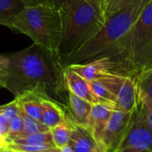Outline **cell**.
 Here are the masks:
<instances>
[{
	"instance_id": "cell-1",
	"label": "cell",
	"mask_w": 152,
	"mask_h": 152,
	"mask_svg": "<svg viewBox=\"0 0 152 152\" xmlns=\"http://www.w3.org/2000/svg\"><path fill=\"white\" fill-rule=\"evenodd\" d=\"M0 66L4 72V88L15 97L35 92L60 102L68 93L65 67L60 58L35 43L23 50L0 54Z\"/></svg>"
},
{
	"instance_id": "cell-2",
	"label": "cell",
	"mask_w": 152,
	"mask_h": 152,
	"mask_svg": "<svg viewBox=\"0 0 152 152\" xmlns=\"http://www.w3.org/2000/svg\"><path fill=\"white\" fill-rule=\"evenodd\" d=\"M148 1L140 0L106 16L103 28L85 45L68 57L64 61L63 66L83 64L104 57H108L123 66L121 60L123 41Z\"/></svg>"
},
{
	"instance_id": "cell-3",
	"label": "cell",
	"mask_w": 152,
	"mask_h": 152,
	"mask_svg": "<svg viewBox=\"0 0 152 152\" xmlns=\"http://www.w3.org/2000/svg\"><path fill=\"white\" fill-rule=\"evenodd\" d=\"M64 31L59 47V57L64 61L91 40L104 26V8L86 0H68L62 8Z\"/></svg>"
},
{
	"instance_id": "cell-4",
	"label": "cell",
	"mask_w": 152,
	"mask_h": 152,
	"mask_svg": "<svg viewBox=\"0 0 152 152\" xmlns=\"http://www.w3.org/2000/svg\"><path fill=\"white\" fill-rule=\"evenodd\" d=\"M13 29L27 35L35 44L59 57L64 31L63 10L47 4L27 6L16 17Z\"/></svg>"
},
{
	"instance_id": "cell-5",
	"label": "cell",
	"mask_w": 152,
	"mask_h": 152,
	"mask_svg": "<svg viewBox=\"0 0 152 152\" xmlns=\"http://www.w3.org/2000/svg\"><path fill=\"white\" fill-rule=\"evenodd\" d=\"M121 60L131 76L152 67V0H149L122 44Z\"/></svg>"
},
{
	"instance_id": "cell-6",
	"label": "cell",
	"mask_w": 152,
	"mask_h": 152,
	"mask_svg": "<svg viewBox=\"0 0 152 152\" xmlns=\"http://www.w3.org/2000/svg\"><path fill=\"white\" fill-rule=\"evenodd\" d=\"M114 152H152V130L138 109L134 113L127 132Z\"/></svg>"
},
{
	"instance_id": "cell-7",
	"label": "cell",
	"mask_w": 152,
	"mask_h": 152,
	"mask_svg": "<svg viewBox=\"0 0 152 152\" xmlns=\"http://www.w3.org/2000/svg\"><path fill=\"white\" fill-rule=\"evenodd\" d=\"M67 67H69L89 82L104 80L116 75H130L122 65L108 57L83 64H72Z\"/></svg>"
},
{
	"instance_id": "cell-8",
	"label": "cell",
	"mask_w": 152,
	"mask_h": 152,
	"mask_svg": "<svg viewBox=\"0 0 152 152\" xmlns=\"http://www.w3.org/2000/svg\"><path fill=\"white\" fill-rule=\"evenodd\" d=\"M134 112L113 110L101 137V143L107 152L115 151L127 132Z\"/></svg>"
},
{
	"instance_id": "cell-9",
	"label": "cell",
	"mask_w": 152,
	"mask_h": 152,
	"mask_svg": "<svg viewBox=\"0 0 152 152\" xmlns=\"http://www.w3.org/2000/svg\"><path fill=\"white\" fill-rule=\"evenodd\" d=\"M71 125V136L69 145L74 152H107L103 145L94 137L88 126L75 123L67 113Z\"/></svg>"
},
{
	"instance_id": "cell-10",
	"label": "cell",
	"mask_w": 152,
	"mask_h": 152,
	"mask_svg": "<svg viewBox=\"0 0 152 152\" xmlns=\"http://www.w3.org/2000/svg\"><path fill=\"white\" fill-rule=\"evenodd\" d=\"M138 104L139 96L136 79L135 77L128 75L125 77L117 93L115 110L126 112H134L138 108Z\"/></svg>"
},
{
	"instance_id": "cell-11",
	"label": "cell",
	"mask_w": 152,
	"mask_h": 152,
	"mask_svg": "<svg viewBox=\"0 0 152 152\" xmlns=\"http://www.w3.org/2000/svg\"><path fill=\"white\" fill-rule=\"evenodd\" d=\"M64 84L66 90L73 94L94 104L98 101L91 90L89 81L82 77L69 67H65L63 71Z\"/></svg>"
},
{
	"instance_id": "cell-12",
	"label": "cell",
	"mask_w": 152,
	"mask_h": 152,
	"mask_svg": "<svg viewBox=\"0 0 152 152\" xmlns=\"http://www.w3.org/2000/svg\"><path fill=\"white\" fill-rule=\"evenodd\" d=\"M68 114L71 119L84 126H88L93 103L68 92Z\"/></svg>"
},
{
	"instance_id": "cell-13",
	"label": "cell",
	"mask_w": 152,
	"mask_h": 152,
	"mask_svg": "<svg viewBox=\"0 0 152 152\" xmlns=\"http://www.w3.org/2000/svg\"><path fill=\"white\" fill-rule=\"evenodd\" d=\"M42 106L43 114L41 122L50 129L65 121L67 112L61 103L48 96H44L42 98Z\"/></svg>"
},
{
	"instance_id": "cell-14",
	"label": "cell",
	"mask_w": 152,
	"mask_h": 152,
	"mask_svg": "<svg viewBox=\"0 0 152 152\" xmlns=\"http://www.w3.org/2000/svg\"><path fill=\"white\" fill-rule=\"evenodd\" d=\"M113 110L114 109L112 107L103 103L98 102L93 104L88 127L91 129L94 137L100 142L102 132L111 116Z\"/></svg>"
},
{
	"instance_id": "cell-15",
	"label": "cell",
	"mask_w": 152,
	"mask_h": 152,
	"mask_svg": "<svg viewBox=\"0 0 152 152\" xmlns=\"http://www.w3.org/2000/svg\"><path fill=\"white\" fill-rule=\"evenodd\" d=\"M44 96H47V95L40 94L35 92H30L16 96L15 98L19 102L20 110L25 114L41 122L42 114H43L42 98Z\"/></svg>"
},
{
	"instance_id": "cell-16",
	"label": "cell",
	"mask_w": 152,
	"mask_h": 152,
	"mask_svg": "<svg viewBox=\"0 0 152 152\" xmlns=\"http://www.w3.org/2000/svg\"><path fill=\"white\" fill-rule=\"evenodd\" d=\"M25 7L21 0H0V25L12 29L16 17Z\"/></svg>"
},
{
	"instance_id": "cell-17",
	"label": "cell",
	"mask_w": 152,
	"mask_h": 152,
	"mask_svg": "<svg viewBox=\"0 0 152 152\" xmlns=\"http://www.w3.org/2000/svg\"><path fill=\"white\" fill-rule=\"evenodd\" d=\"M71 125L68 118V116H66V119L64 122L50 129L53 141L56 148L60 149L69 144L71 136Z\"/></svg>"
},
{
	"instance_id": "cell-18",
	"label": "cell",
	"mask_w": 152,
	"mask_h": 152,
	"mask_svg": "<svg viewBox=\"0 0 152 152\" xmlns=\"http://www.w3.org/2000/svg\"><path fill=\"white\" fill-rule=\"evenodd\" d=\"M10 143H14V144H51V145H54L53 141V137H52V134L50 131L36 133V134H26L21 133L18 136H16Z\"/></svg>"
},
{
	"instance_id": "cell-19",
	"label": "cell",
	"mask_w": 152,
	"mask_h": 152,
	"mask_svg": "<svg viewBox=\"0 0 152 152\" xmlns=\"http://www.w3.org/2000/svg\"><path fill=\"white\" fill-rule=\"evenodd\" d=\"M91 90L96 97L98 102L103 103L112 107L115 110L116 96L113 94L109 88L101 81H91L89 82Z\"/></svg>"
},
{
	"instance_id": "cell-20",
	"label": "cell",
	"mask_w": 152,
	"mask_h": 152,
	"mask_svg": "<svg viewBox=\"0 0 152 152\" xmlns=\"http://www.w3.org/2000/svg\"><path fill=\"white\" fill-rule=\"evenodd\" d=\"M138 96L140 101H145L152 103V76L142 72L136 77Z\"/></svg>"
},
{
	"instance_id": "cell-21",
	"label": "cell",
	"mask_w": 152,
	"mask_h": 152,
	"mask_svg": "<svg viewBox=\"0 0 152 152\" xmlns=\"http://www.w3.org/2000/svg\"><path fill=\"white\" fill-rule=\"evenodd\" d=\"M22 116H23V120H24L23 134H36V133L50 131V128L47 127L46 126H45L42 122L25 114L23 111H22Z\"/></svg>"
},
{
	"instance_id": "cell-22",
	"label": "cell",
	"mask_w": 152,
	"mask_h": 152,
	"mask_svg": "<svg viewBox=\"0 0 152 152\" xmlns=\"http://www.w3.org/2000/svg\"><path fill=\"white\" fill-rule=\"evenodd\" d=\"M23 129H24V120H23L22 111L20 110V112L10 121L9 132L6 138L7 143H10L16 136L23 133Z\"/></svg>"
},
{
	"instance_id": "cell-23",
	"label": "cell",
	"mask_w": 152,
	"mask_h": 152,
	"mask_svg": "<svg viewBox=\"0 0 152 152\" xmlns=\"http://www.w3.org/2000/svg\"><path fill=\"white\" fill-rule=\"evenodd\" d=\"M140 0H105L104 11L105 15H110L118 11H120Z\"/></svg>"
},
{
	"instance_id": "cell-24",
	"label": "cell",
	"mask_w": 152,
	"mask_h": 152,
	"mask_svg": "<svg viewBox=\"0 0 152 152\" xmlns=\"http://www.w3.org/2000/svg\"><path fill=\"white\" fill-rule=\"evenodd\" d=\"M20 112V107L16 98L12 102L0 106V115L6 118L9 121H11Z\"/></svg>"
},
{
	"instance_id": "cell-25",
	"label": "cell",
	"mask_w": 152,
	"mask_h": 152,
	"mask_svg": "<svg viewBox=\"0 0 152 152\" xmlns=\"http://www.w3.org/2000/svg\"><path fill=\"white\" fill-rule=\"evenodd\" d=\"M137 109L141 111L148 126L152 130V103L139 100V104Z\"/></svg>"
},
{
	"instance_id": "cell-26",
	"label": "cell",
	"mask_w": 152,
	"mask_h": 152,
	"mask_svg": "<svg viewBox=\"0 0 152 152\" xmlns=\"http://www.w3.org/2000/svg\"><path fill=\"white\" fill-rule=\"evenodd\" d=\"M9 124H10V121L4 116L0 115V135L5 141H6L8 132H9Z\"/></svg>"
},
{
	"instance_id": "cell-27",
	"label": "cell",
	"mask_w": 152,
	"mask_h": 152,
	"mask_svg": "<svg viewBox=\"0 0 152 152\" xmlns=\"http://www.w3.org/2000/svg\"><path fill=\"white\" fill-rule=\"evenodd\" d=\"M44 1L45 4L53 6V7H56L59 9H62L68 2V0H44Z\"/></svg>"
},
{
	"instance_id": "cell-28",
	"label": "cell",
	"mask_w": 152,
	"mask_h": 152,
	"mask_svg": "<svg viewBox=\"0 0 152 152\" xmlns=\"http://www.w3.org/2000/svg\"><path fill=\"white\" fill-rule=\"evenodd\" d=\"M25 6H34V5H37V4H45L44 0H21Z\"/></svg>"
},
{
	"instance_id": "cell-29",
	"label": "cell",
	"mask_w": 152,
	"mask_h": 152,
	"mask_svg": "<svg viewBox=\"0 0 152 152\" xmlns=\"http://www.w3.org/2000/svg\"><path fill=\"white\" fill-rule=\"evenodd\" d=\"M0 88H4V72L0 66Z\"/></svg>"
},
{
	"instance_id": "cell-30",
	"label": "cell",
	"mask_w": 152,
	"mask_h": 152,
	"mask_svg": "<svg viewBox=\"0 0 152 152\" xmlns=\"http://www.w3.org/2000/svg\"><path fill=\"white\" fill-rule=\"evenodd\" d=\"M92 4H97V5H101L104 8V3H105V0H86Z\"/></svg>"
},
{
	"instance_id": "cell-31",
	"label": "cell",
	"mask_w": 152,
	"mask_h": 152,
	"mask_svg": "<svg viewBox=\"0 0 152 152\" xmlns=\"http://www.w3.org/2000/svg\"><path fill=\"white\" fill-rule=\"evenodd\" d=\"M7 145H8V143H7V142L0 135V150H2V149H4V148H6L7 147Z\"/></svg>"
},
{
	"instance_id": "cell-32",
	"label": "cell",
	"mask_w": 152,
	"mask_h": 152,
	"mask_svg": "<svg viewBox=\"0 0 152 152\" xmlns=\"http://www.w3.org/2000/svg\"><path fill=\"white\" fill-rule=\"evenodd\" d=\"M59 150H60V152H74L69 144L68 145H65V146H63L61 148H60Z\"/></svg>"
},
{
	"instance_id": "cell-33",
	"label": "cell",
	"mask_w": 152,
	"mask_h": 152,
	"mask_svg": "<svg viewBox=\"0 0 152 152\" xmlns=\"http://www.w3.org/2000/svg\"><path fill=\"white\" fill-rule=\"evenodd\" d=\"M39 152H60V150L58 148L54 147V148H50V149H47V150H45V151Z\"/></svg>"
},
{
	"instance_id": "cell-34",
	"label": "cell",
	"mask_w": 152,
	"mask_h": 152,
	"mask_svg": "<svg viewBox=\"0 0 152 152\" xmlns=\"http://www.w3.org/2000/svg\"><path fill=\"white\" fill-rule=\"evenodd\" d=\"M0 152H18V151H13V150H12V149H9L8 147H6V148H4V149H2V150H0Z\"/></svg>"
},
{
	"instance_id": "cell-35",
	"label": "cell",
	"mask_w": 152,
	"mask_h": 152,
	"mask_svg": "<svg viewBox=\"0 0 152 152\" xmlns=\"http://www.w3.org/2000/svg\"><path fill=\"white\" fill-rule=\"evenodd\" d=\"M143 72H146V73H149V74H151L152 76V67L151 69H147V70H145V71H143Z\"/></svg>"
}]
</instances>
